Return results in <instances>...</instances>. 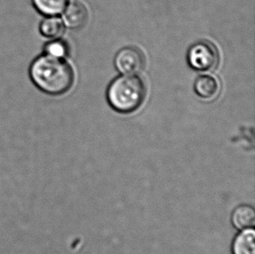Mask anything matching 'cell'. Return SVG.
<instances>
[{"label":"cell","mask_w":255,"mask_h":254,"mask_svg":"<svg viewBox=\"0 0 255 254\" xmlns=\"http://www.w3.org/2000/svg\"><path fill=\"white\" fill-rule=\"evenodd\" d=\"M33 85L42 93L60 96L73 87L75 76L72 65L65 59L42 54L35 58L29 67Z\"/></svg>","instance_id":"1"},{"label":"cell","mask_w":255,"mask_h":254,"mask_svg":"<svg viewBox=\"0 0 255 254\" xmlns=\"http://www.w3.org/2000/svg\"><path fill=\"white\" fill-rule=\"evenodd\" d=\"M69 0H31V3L38 13L47 16H58L63 13Z\"/></svg>","instance_id":"8"},{"label":"cell","mask_w":255,"mask_h":254,"mask_svg":"<svg viewBox=\"0 0 255 254\" xmlns=\"http://www.w3.org/2000/svg\"><path fill=\"white\" fill-rule=\"evenodd\" d=\"M146 87L139 77L124 75L112 81L107 89V101L117 113L131 114L145 101Z\"/></svg>","instance_id":"2"},{"label":"cell","mask_w":255,"mask_h":254,"mask_svg":"<svg viewBox=\"0 0 255 254\" xmlns=\"http://www.w3.org/2000/svg\"><path fill=\"white\" fill-rule=\"evenodd\" d=\"M193 89L200 98L210 101L219 96L221 86L217 79L214 78V76L200 75L195 80Z\"/></svg>","instance_id":"6"},{"label":"cell","mask_w":255,"mask_h":254,"mask_svg":"<svg viewBox=\"0 0 255 254\" xmlns=\"http://www.w3.org/2000/svg\"><path fill=\"white\" fill-rule=\"evenodd\" d=\"M114 65L123 75H136L145 67V55L138 47L127 46L117 52Z\"/></svg>","instance_id":"4"},{"label":"cell","mask_w":255,"mask_h":254,"mask_svg":"<svg viewBox=\"0 0 255 254\" xmlns=\"http://www.w3.org/2000/svg\"><path fill=\"white\" fill-rule=\"evenodd\" d=\"M186 59L190 67L193 70L207 72L217 67L220 62V54L213 43L201 40L190 46Z\"/></svg>","instance_id":"3"},{"label":"cell","mask_w":255,"mask_h":254,"mask_svg":"<svg viewBox=\"0 0 255 254\" xmlns=\"http://www.w3.org/2000/svg\"><path fill=\"white\" fill-rule=\"evenodd\" d=\"M63 23L70 29H81L86 25L88 20V10L84 3L74 1L67 4L63 11Z\"/></svg>","instance_id":"5"},{"label":"cell","mask_w":255,"mask_h":254,"mask_svg":"<svg viewBox=\"0 0 255 254\" xmlns=\"http://www.w3.org/2000/svg\"><path fill=\"white\" fill-rule=\"evenodd\" d=\"M233 223L241 230L252 228L255 224V210L249 206H240L234 212Z\"/></svg>","instance_id":"10"},{"label":"cell","mask_w":255,"mask_h":254,"mask_svg":"<svg viewBox=\"0 0 255 254\" xmlns=\"http://www.w3.org/2000/svg\"><path fill=\"white\" fill-rule=\"evenodd\" d=\"M255 232L246 229L239 234L233 246L234 254H255Z\"/></svg>","instance_id":"9"},{"label":"cell","mask_w":255,"mask_h":254,"mask_svg":"<svg viewBox=\"0 0 255 254\" xmlns=\"http://www.w3.org/2000/svg\"><path fill=\"white\" fill-rule=\"evenodd\" d=\"M38 30L43 37L54 39L61 37L65 31V24L56 16H47L42 19Z\"/></svg>","instance_id":"7"},{"label":"cell","mask_w":255,"mask_h":254,"mask_svg":"<svg viewBox=\"0 0 255 254\" xmlns=\"http://www.w3.org/2000/svg\"><path fill=\"white\" fill-rule=\"evenodd\" d=\"M44 54L57 59H65L69 54V47L66 41L59 38H54L44 45Z\"/></svg>","instance_id":"11"}]
</instances>
